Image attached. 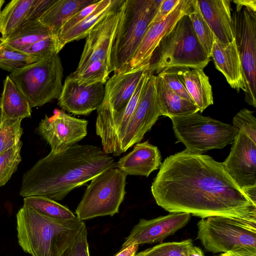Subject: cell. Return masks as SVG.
Instances as JSON below:
<instances>
[{
  "instance_id": "obj_1",
  "label": "cell",
  "mask_w": 256,
  "mask_h": 256,
  "mask_svg": "<svg viewBox=\"0 0 256 256\" xmlns=\"http://www.w3.org/2000/svg\"><path fill=\"white\" fill-rule=\"evenodd\" d=\"M151 192L156 204L170 212L256 220V204L222 162L208 155L185 150L167 157L154 180Z\"/></svg>"
},
{
  "instance_id": "obj_2",
  "label": "cell",
  "mask_w": 256,
  "mask_h": 256,
  "mask_svg": "<svg viewBox=\"0 0 256 256\" xmlns=\"http://www.w3.org/2000/svg\"><path fill=\"white\" fill-rule=\"evenodd\" d=\"M115 166L112 156L92 144H77L60 152L50 151L24 174L20 195L62 200L74 188Z\"/></svg>"
},
{
  "instance_id": "obj_3",
  "label": "cell",
  "mask_w": 256,
  "mask_h": 256,
  "mask_svg": "<svg viewBox=\"0 0 256 256\" xmlns=\"http://www.w3.org/2000/svg\"><path fill=\"white\" fill-rule=\"evenodd\" d=\"M84 224L77 217L54 219L23 206L16 214L18 242L32 256H60Z\"/></svg>"
},
{
  "instance_id": "obj_4",
  "label": "cell",
  "mask_w": 256,
  "mask_h": 256,
  "mask_svg": "<svg viewBox=\"0 0 256 256\" xmlns=\"http://www.w3.org/2000/svg\"><path fill=\"white\" fill-rule=\"evenodd\" d=\"M163 0H123L110 54L111 72H127Z\"/></svg>"
},
{
  "instance_id": "obj_5",
  "label": "cell",
  "mask_w": 256,
  "mask_h": 256,
  "mask_svg": "<svg viewBox=\"0 0 256 256\" xmlns=\"http://www.w3.org/2000/svg\"><path fill=\"white\" fill-rule=\"evenodd\" d=\"M210 56L199 40L187 14L162 39L146 71L154 74L170 67L204 69Z\"/></svg>"
},
{
  "instance_id": "obj_6",
  "label": "cell",
  "mask_w": 256,
  "mask_h": 256,
  "mask_svg": "<svg viewBox=\"0 0 256 256\" xmlns=\"http://www.w3.org/2000/svg\"><path fill=\"white\" fill-rule=\"evenodd\" d=\"M63 71L58 54H56L16 70L8 76L34 108L59 98Z\"/></svg>"
},
{
  "instance_id": "obj_7",
  "label": "cell",
  "mask_w": 256,
  "mask_h": 256,
  "mask_svg": "<svg viewBox=\"0 0 256 256\" xmlns=\"http://www.w3.org/2000/svg\"><path fill=\"white\" fill-rule=\"evenodd\" d=\"M178 142L190 152L202 154L232 144L238 132L232 125L198 112L170 118Z\"/></svg>"
},
{
  "instance_id": "obj_8",
  "label": "cell",
  "mask_w": 256,
  "mask_h": 256,
  "mask_svg": "<svg viewBox=\"0 0 256 256\" xmlns=\"http://www.w3.org/2000/svg\"><path fill=\"white\" fill-rule=\"evenodd\" d=\"M198 238L212 253L240 248H256V220L226 216L202 218L198 223Z\"/></svg>"
},
{
  "instance_id": "obj_9",
  "label": "cell",
  "mask_w": 256,
  "mask_h": 256,
  "mask_svg": "<svg viewBox=\"0 0 256 256\" xmlns=\"http://www.w3.org/2000/svg\"><path fill=\"white\" fill-rule=\"evenodd\" d=\"M126 176L113 168L92 178L76 210L78 218L84 221L118 213L126 194Z\"/></svg>"
},
{
  "instance_id": "obj_10",
  "label": "cell",
  "mask_w": 256,
  "mask_h": 256,
  "mask_svg": "<svg viewBox=\"0 0 256 256\" xmlns=\"http://www.w3.org/2000/svg\"><path fill=\"white\" fill-rule=\"evenodd\" d=\"M232 14L234 39L246 78L244 100L256 107V11L238 4Z\"/></svg>"
},
{
  "instance_id": "obj_11",
  "label": "cell",
  "mask_w": 256,
  "mask_h": 256,
  "mask_svg": "<svg viewBox=\"0 0 256 256\" xmlns=\"http://www.w3.org/2000/svg\"><path fill=\"white\" fill-rule=\"evenodd\" d=\"M146 72L138 104L121 140L122 154L140 142L161 116L157 100L156 76Z\"/></svg>"
},
{
  "instance_id": "obj_12",
  "label": "cell",
  "mask_w": 256,
  "mask_h": 256,
  "mask_svg": "<svg viewBox=\"0 0 256 256\" xmlns=\"http://www.w3.org/2000/svg\"><path fill=\"white\" fill-rule=\"evenodd\" d=\"M88 121L56 109L50 116H45L36 130L50 145L51 151L58 152L77 144L88 134Z\"/></svg>"
},
{
  "instance_id": "obj_13",
  "label": "cell",
  "mask_w": 256,
  "mask_h": 256,
  "mask_svg": "<svg viewBox=\"0 0 256 256\" xmlns=\"http://www.w3.org/2000/svg\"><path fill=\"white\" fill-rule=\"evenodd\" d=\"M122 0H118L112 8L92 28L87 35L78 66L74 72H80L96 60L106 62L110 69L111 48L120 16Z\"/></svg>"
},
{
  "instance_id": "obj_14",
  "label": "cell",
  "mask_w": 256,
  "mask_h": 256,
  "mask_svg": "<svg viewBox=\"0 0 256 256\" xmlns=\"http://www.w3.org/2000/svg\"><path fill=\"white\" fill-rule=\"evenodd\" d=\"M192 0H180L175 8L164 20L152 22L132 58L128 71L146 70L152 56L163 37L184 15Z\"/></svg>"
},
{
  "instance_id": "obj_15",
  "label": "cell",
  "mask_w": 256,
  "mask_h": 256,
  "mask_svg": "<svg viewBox=\"0 0 256 256\" xmlns=\"http://www.w3.org/2000/svg\"><path fill=\"white\" fill-rule=\"evenodd\" d=\"M232 144L222 162L226 170L242 190L256 186V143L238 132Z\"/></svg>"
},
{
  "instance_id": "obj_16",
  "label": "cell",
  "mask_w": 256,
  "mask_h": 256,
  "mask_svg": "<svg viewBox=\"0 0 256 256\" xmlns=\"http://www.w3.org/2000/svg\"><path fill=\"white\" fill-rule=\"evenodd\" d=\"M190 217V214L178 212L152 220L140 219L126 238L122 248L132 244L140 245L160 242L184 226Z\"/></svg>"
},
{
  "instance_id": "obj_17",
  "label": "cell",
  "mask_w": 256,
  "mask_h": 256,
  "mask_svg": "<svg viewBox=\"0 0 256 256\" xmlns=\"http://www.w3.org/2000/svg\"><path fill=\"white\" fill-rule=\"evenodd\" d=\"M104 84L80 86L67 76L58 98V104L72 114L88 116L102 104L105 94Z\"/></svg>"
},
{
  "instance_id": "obj_18",
  "label": "cell",
  "mask_w": 256,
  "mask_h": 256,
  "mask_svg": "<svg viewBox=\"0 0 256 256\" xmlns=\"http://www.w3.org/2000/svg\"><path fill=\"white\" fill-rule=\"evenodd\" d=\"M210 56L216 68L223 74L231 88L245 92L246 78L234 39L224 44L215 38Z\"/></svg>"
},
{
  "instance_id": "obj_19",
  "label": "cell",
  "mask_w": 256,
  "mask_h": 256,
  "mask_svg": "<svg viewBox=\"0 0 256 256\" xmlns=\"http://www.w3.org/2000/svg\"><path fill=\"white\" fill-rule=\"evenodd\" d=\"M133 150L116 163L115 168L126 175L148 177L154 170L160 168L162 156L158 147L148 140L134 144Z\"/></svg>"
},
{
  "instance_id": "obj_20",
  "label": "cell",
  "mask_w": 256,
  "mask_h": 256,
  "mask_svg": "<svg viewBox=\"0 0 256 256\" xmlns=\"http://www.w3.org/2000/svg\"><path fill=\"white\" fill-rule=\"evenodd\" d=\"M202 14L215 38L224 44L234 40L232 23L231 1L197 0Z\"/></svg>"
},
{
  "instance_id": "obj_21",
  "label": "cell",
  "mask_w": 256,
  "mask_h": 256,
  "mask_svg": "<svg viewBox=\"0 0 256 256\" xmlns=\"http://www.w3.org/2000/svg\"><path fill=\"white\" fill-rule=\"evenodd\" d=\"M0 122L30 118L32 107L27 99L7 76L4 82L0 100Z\"/></svg>"
},
{
  "instance_id": "obj_22",
  "label": "cell",
  "mask_w": 256,
  "mask_h": 256,
  "mask_svg": "<svg viewBox=\"0 0 256 256\" xmlns=\"http://www.w3.org/2000/svg\"><path fill=\"white\" fill-rule=\"evenodd\" d=\"M156 76L157 100L161 116L171 118L199 112L194 102L176 94L161 78Z\"/></svg>"
},
{
  "instance_id": "obj_23",
  "label": "cell",
  "mask_w": 256,
  "mask_h": 256,
  "mask_svg": "<svg viewBox=\"0 0 256 256\" xmlns=\"http://www.w3.org/2000/svg\"><path fill=\"white\" fill-rule=\"evenodd\" d=\"M118 0H101L96 8L84 20L65 32L57 35L56 52L70 42L86 38L92 28L112 8Z\"/></svg>"
},
{
  "instance_id": "obj_24",
  "label": "cell",
  "mask_w": 256,
  "mask_h": 256,
  "mask_svg": "<svg viewBox=\"0 0 256 256\" xmlns=\"http://www.w3.org/2000/svg\"><path fill=\"white\" fill-rule=\"evenodd\" d=\"M97 0H57L38 21L50 30L54 36L74 15Z\"/></svg>"
},
{
  "instance_id": "obj_25",
  "label": "cell",
  "mask_w": 256,
  "mask_h": 256,
  "mask_svg": "<svg viewBox=\"0 0 256 256\" xmlns=\"http://www.w3.org/2000/svg\"><path fill=\"white\" fill-rule=\"evenodd\" d=\"M182 72L186 90L202 112L214 104L212 88L208 77L202 68H182Z\"/></svg>"
},
{
  "instance_id": "obj_26",
  "label": "cell",
  "mask_w": 256,
  "mask_h": 256,
  "mask_svg": "<svg viewBox=\"0 0 256 256\" xmlns=\"http://www.w3.org/2000/svg\"><path fill=\"white\" fill-rule=\"evenodd\" d=\"M52 36L50 30L38 20L23 25L8 38H0V48L21 52L38 40Z\"/></svg>"
},
{
  "instance_id": "obj_27",
  "label": "cell",
  "mask_w": 256,
  "mask_h": 256,
  "mask_svg": "<svg viewBox=\"0 0 256 256\" xmlns=\"http://www.w3.org/2000/svg\"><path fill=\"white\" fill-rule=\"evenodd\" d=\"M34 0H12L0 12V38H6L24 22Z\"/></svg>"
},
{
  "instance_id": "obj_28",
  "label": "cell",
  "mask_w": 256,
  "mask_h": 256,
  "mask_svg": "<svg viewBox=\"0 0 256 256\" xmlns=\"http://www.w3.org/2000/svg\"><path fill=\"white\" fill-rule=\"evenodd\" d=\"M23 206L31 208L40 214L54 219L70 220L76 218L66 206L42 196L24 198Z\"/></svg>"
},
{
  "instance_id": "obj_29",
  "label": "cell",
  "mask_w": 256,
  "mask_h": 256,
  "mask_svg": "<svg viewBox=\"0 0 256 256\" xmlns=\"http://www.w3.org/2000/svg\"><path fill=\"white\" fill-rule=\"evenodd\" d=\"M110 72V68L106 62L96 60L80 72H73L68 77L80 86H90L98 83L105 84Z\"/></svg>"
},
{
  "instance_id": "obj_30",
  "label": "cell",
  "mask_w": 256,
  "mask_h": 256,
  "mask_svg": "<svg viewBox=\"0 0 256 256\" xmlns=\"http://www.w3.org/2000/svg\"><path fill=\"white\" fill-rule=\"evenodd\" d=\"M187 15L199 40L210 56L216 38L202 14L197 0H192Z\"/></svg>"
},
{
  "instance_id": "obj_31",
  "label": "cell",
  "mask_w": 256,
  "mask_h": 256,
  "mask_svg": "<svg viewBox=\"0 0 256 256\" xmlns=\"http://www.w3.org/2000/svg\"><path fill=\"white\" fill-rule=\"evenodd\" d=\"M22 142L0 154V187L4 186L16 172L21 162Z\"/></svg>"
},
{
  "instance_id": "obj_32",
  "label": "cell",
  "mask_w": 256,
  "mask_h": 256,
  "mask_svg": "<svg viewBox=\"0 0 256 256\" xmlns=\"http://www.w3.org/2000/svg\"><path fill=\"white\" fill-rule=\"evenodd\" d=\"M22 120L0 122V154L12 148L20 141L22 134Z\"/></svg>"
},
{
  "instance_id": "obj_33",
  "label": "cell",
  "mask_w": 256,
  "mask_h": 256,
  "mask_svg": "<svg viewBox=\"0 0 256 256\" xmlns=\"http://www.w3.org/2000/svg\"><path fill=\"white\" fill-rule=\"evenodd\" d=\"M192 245L190 239L165 242L142 251L135 256H187L188 249Z\"/></svg>"
},
{
  "instance_id": "obj_34",
  "label": "cell",
  "mask_w": 256,
  "mask_h": 256,
  "mask_svg": "<svg viewBox=\"0 0 256 256\" xmlns=\"http://www.w3.org/2000/svg\"><path fill=\"white\" fill-rule=\"evenodd\" d=\"M38 60L22 52L0 48V68L12 72Z\"/></svg>"
},
{
  "instance_id": "obj_35",
  "label": "cell",
  "mask_w": 256,
  "mask_h": 256,
  "mask_svg": "<svg viewBox=\"0 0 256 256\" xmlns=\"http://www.w3.org/2000/svg\"><path fill=\"white\" fill-rule=\"evenodd\" d=\"M157 76L161 78L176 94L194 102L186 90L182 75V68H167L162 70Z\"/></svg>"
},
{
  "instance_id": "obj_36",
  "label": "cell",
  "mask_w": 256,
  "mask_h": 256,
  "mask_svg": "<svg viewBox=\"0 0 256 256\" xmlns=\"http://www.w3.org/2000/svg\"><path fill=\"white\" fill-rule=\"evenodd\" d=\"M253 114L246 108L240 110L233 118L232 126L256 143V118Z\"/></svg>"
},
{
  "instance_id": "obj_37",
  "label": "cell",
  "mask_w": 256,
  "mask_h": 256,
  "mask_svg": "<svg viewBox=\"0 0 256 256\" xmlns=\"http://www.w3.org/2000/svg\"><path fill=\"white\" fill-rule=\"evenodd\" d=\"M21 52L38 61L58 54L55 36H52L38 40Z\"/></svg>"
},
{
  "instance_id": "obj_38",
  "label": "cell",
  "mask_w": 256,
  "mask_h": 256,
  "mask_svg": "<svg viewBox=\"0 0 256 256\" xmlns=\"http://www.w3.org/2000/svg\"><path fill=\"white\" fill-rule=\"evenodd\" d=\"M60 256H90L86 224Z\"/></svg>"
},
{
  "instance_id": "obj_39",
  "label": "cell",
  "mask_w": 256,
  "mask_h": 256,
  "mask_svg": "<svg viewBox=\"0 0 256 256\" xmlns=\"http://www.w3.org/2000/svg\"><path fill=\"white\" fill-rule=\"evenodd\" d=\"M57 0H34L32 4L26 20L22 26L38 20L44 14Z\"/></svg>"
},
{
  "instance_id": "obj_40",
  "label": "cell",
  "mask_w": 256,
  "mask_h": 256,
  "mask_svg": "<svg viewBox=\"0 0 256 256\" xmlns=\"http://www.w3.org/2000/svg\"><path fill=\"white\" fill-rule=\"evenodd\" d=\"M99 1L100 0H98L94 4L86 6L80 11L72 16L62 27L60 30L57 33L56 36L57 35H59L65 32L70 28L84 20L88 15L92 13L93 11L96 8L98 4Z\"/></svg>"
},
{
  "instance_id": "obj_41",
  "label": "cell",
  "mask_w": 256,
  "mask_h": 256,
  "mask_svg": "<svg viewBox=\"0 0 256 256\" xmlns=\"http://www.w3.org/2000/svg\"><path fill=\"white\" fill-rule=\"evenodd\" d=\"M179 2L180 0H163L152 22H159L165 18Z\"/></svg>"
},
{
  "instance_id": "obj_42",
  "label": "cell",
  "mask_w": 256,
  "mask_h": 256,
  "mask_svg": "<svg viewBox=\"0 0 256 256\" xmlns=\"http://www.w3.org/2000/svg\"><path fill=\"white\" fill-rule=\"evenodd\" d=\"M220 256H256V248H240L224 252Z\"/></svg>"
},
{
  "instance_id": "obj_43",
  "label": "cell",
  "mask_w": 256,
  "mask_h": 256,
  "mask_svg": "<svg viewBox=\"0 0 256 256\" xmlns=\"http://www.w3.org/2000/svg\"><path fill=\"white\" fill-rule=\"evenodd\" d=\"M138 246L137 244H132L122 248L114 256H135L138 250Z\"/></svg>"
},
{
  "instance_id": "obj_44",
  "label": "cell",
  "mask_w": 256,
  "mask_h": 256,
  "mask_svg": "<svg viewBox=\"0 0 256 256\" xmlns=\"http://www.w3.org/2000/svg\"><path fill=\"white\" fill-rule=\"evenodd\" d=\"M242 190L250 200L256 204V186L246 188Z\"/></svg>"
},
{
  "instance_id": "obj_45",
  "label": "cell",
  "mask_w": 256,
  "mask_h": 256,
  "mask_svg": "<svg viewBox=\"0 0 256 256\" xmlns=\"http://www.w3.org/2000/svg\"><path fill=\"white\" fill-rule=\"evenodd\" d=\"M233 2L234 4H240L256 11V0H234Z\"/></svg>"
},
{
  "instance_id": "obj_46",
  "label": "cell",
  "mask_w": 256,
  "mask_h": 256,
  "mask_svg": "<svg viewBox=\"0 0 256 256\" xmlns=\"http://www.w3.org/2000/svg\"><path fill=\"white\" fill-rule=\"evenodd\" d=\"M187 256H204L202 250L192 245L188 250Z\"/></svg>"
},
{
  "instance_id": "obj_47",
  "label": "cell",
  "mask_w": 256,
  "mask_h": 256,
  "mask_svg": "<svg viewBox=\"0 0 256 256\" xmlns=\"http://www.w3.org/2000/svg\"><path fill=\"white\" fill-rule=\"evenodd\" d=\"M5 1L4 0H0V12H1V8L4 3Z\"/></svg>"
},
{
  "instance_id": "obj_48",
  "label": "cell",
  "mask_w": 256,
  "mask_h": 256,
  "mask_svg": "<svg viewBox=\"0 0 256 256\" xmlns=\"http://www.w3.org/2000/svg\"></svg>"
}]
</instances>
